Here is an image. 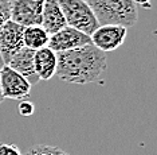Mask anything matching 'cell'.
I'll return each mask as SVG.
<instances>
[{"mask_svg":"<svg viewBox=\"0 0 157 155\" xmlns=\"http://www.w3.org/2000/svg\"><path fill=\"white\" fill-rule=\"evenodd\" d=\"M106 54L93 43L58 53L56 75L69 84L86 85L101 82L108 67Z\"/></svg>","mask_w":157,"mask_h":155,"instance_id":"obj_1","label":"cell"},{"mask_svg":"<svg viewBox=\"0 0 157 155\" xmlns=\"http://www.w3.org/2000/svg\"><path fill=\"white\" fill-rule=\"evenodd\" d=\"M99 24L132 27L137 23L138 10L133 0H86Z\"/></svg>","mask_w":157,"mask_h":155,"instance_id":"obj_2","label":"cell"},{"mask_svg":"<svg viewBox=\"0 0 157 155\" xmlns=\"http://www.w3.org/2000/svg\"><path fill=\"white\" fill-rule=\"evenodd\" d=\"M67 26H71L87 35L95 30L99 23L86 0H59Z\"/></svg>","mask_w":157,"mask_h":155,"instance_id":"obj_3","label":"cell"},{"mask_svg":"<svg viewBox=\"0 0 157 155\" xmlns=\"http://www.w3.org/2000/svg\"><path fill=\"white\" fill-rule=\"evenodd\" d=\"M0 82H2L4 99L19 100L20 101V100L28 99L31 93V86L33 85L30 84V81L23 74L12 69L7 63L0 67Z\"/></svg>","mask_w":157,"mask_h":155,"instance_id":"obj_4","label":"cell"},{"mask_svg":"<svg viewBox=\"0 0 157 155\" xmlns=\"http://www.w3.org/2000/svg\"><path fill=\"white\" fill-rule=\"evenodd\" d=\"M126 35L128 31L125 26L108 23V24H99L91 32L90 39L93 45L101 50V51L110 53L124 45Z\"/></svg>","mask_w":157,"mask_h":155,"instance_id":"obj_5","label":"cell"},{"mask_svg":"<svg viewBox=\"0 0 157 155\" xmlns=\"http://www.w3.org/2000/svg\"><path fill=\"white\" fill-rule=\"evenodd\" d=\"M44 0H8L10 19L23 27L40 24Z\"/></svg>","mask_w":157,"mask_h":155,"instance_id":"obj_6","label":"cell"},{"mask_svg":"<svg viewBox=\"0 0 157 155\" xmlns=\"http://www.w3.org/2000/svg\"><path fill=\"white\" fill-rule=\"evenodd\" d=\"M22 24L11 19L6 20L0 27V55L4 63H8L11 57L24 46Z\"/></svg>","mask_w":157,"mask_h":155,"instance_id":"obj_7","label":"cell"},{"mask_svg":"<svg viewBox=\"0 0 157 155\" xmlns=\"http://www.w3.org/2000/svg\"><path fill=\"white\" fill-rule=\"evenodd\" d=\"M87 43H91L90 35L85 34V32L71 26H65L59 31L50 35L48 47H51L55 53H60L87 45Z\"/></svg>","mask_w":157,"mask_h":155,"instance_id":"obj_8","label":"cell"},{"mask_svg":"<svg viewBox=\"0 0 157 155\" xmlns=\"http://www.w3.org/2000/svg\"><path fill=\"white\" fill-rule=\"evenodd\" d=\"M34 54L35 50L23 46L19 51H16L11 57V59L8 61V66H11L12 69H15L16 71H19L20 74H23L24 77L30 81L31 85H36L39 81V77L35 71L34 66Z\"/></svg>","mask_w":157,"mask_h":155,"instance_id":"obj_9","label":"cell"},{"mask_svg":"<svg viewBox=\"0 0 157 155\" xmlns=\"http://www.w3.org/2000/svg\"><path fill=\"white\" fill-rule=\"evenodd\" d=\"M34 66L39 80L47 81L56 74L58 67V53L48 46L35 50L34 54Z\"/></svg>","mask_w":157,"mask_h":155,"instance_id":"obj_10","label":"cell"},{"mask_svg":"<svg viewBox=\"0 0 157 155\" xmlns=\"http://www.w3.org/2000/svg\"><path fill=\"white\" fill-rule=\"evenodd\" d=\"M40 26L50 35L67 26L65 15H63L62 8L59 6V0H44L43 10H42Z\"/></svg>","mask_w":157,"mask_h":155,"instance_id":"obj_11","label":"cell"},{"mask_svg":"<svg viewBox=\"0 0 157 155\" xmlns=\"http://www.w3.org/2000/svg\"><path fill=\"white\" fill-rule=\"evenodd\" d=\"M50 34L44 30L40 24H34V26H27L23 30V43L24 46L38 50L44 46H48Z\"/></svg>","mask_w":157,"mask_h":155,"instance_id":"obj_12","label":"cell"},{"mask_svg":"<svg viewBox=\"0 0 157 155\" xmlns=\"http://www.w3.org/2000/svg\"><path fill=\"white\" fill-rule=\"evenodd\" d=\"M24 155H70L66 151L60 150L59 147L48 145H35L31 146Z\"/></svg>","mask_w":157,"mask_h":155,"instance_id":"obj_13","label":"cell"},{"mask_svg":"<svg viewBox=\"0 0 157 155\" xmlns=\"http://www.w3.org/2000/svg\"><path fill=\"white\" fill-rule=\"evenodd\" d=\"M17 112L23 117H28V116H31V115H34V112H35L34 103L28 101L27 99L20 100V103L17 104Z\"/></svg>","mask_w":157,"mask_h":155,"instance_id":"obj_14","label":"cell"},{"mask_svg":"<svg viewBox=\"0 0 157 155\" xmlns=\"http://www.w3.org/2000/svg\"><path fill=\"white\" fill-rule=\"evenodd\" d=\"M0 155H23V154L20 153L19 147L16 145L2 143V145H0Z\"/></svg>","mask_w":157,"mask_h":155,"instance_id":"obj_15","label":"cell"},{"mask_svg":"<svg viewBox=\"0 0 157 155\" xmlns=\"http://www.w3.org/2000/svg\"><path fill=\"white\" fill-rule=\"evenodd\" d=\"M6 20H8V19H7V15H6V14L4 12H3V10L2 8H0V27H2L3 26V23H4V22ZM3 65H4V61H3V58H2V55H0V67H2L3 66Z\"/></svg>","mask_w":157,"mask_h":155,"instance_id":"obj_16","label":"cell"},{"mask_svg":"<svg viewBox=\"0 0 157 155\" xmlns=\"http://www.w3.org/2000/svg\"><path fill=\"white\" fill-rule=\"evenodd\" d=\"M136 4L141 6V7H145V8H151L152 4H151V0H133Z\"/></svg>","mask_w":157,"mask_h":155,"instance_id":"obj_17","label":"cell"},{"mask_svg":"<svg viewBox=\"0 0 157 155\" xmlns=\"http://www.w3.org/2000/svg\"><path fill=\"white\" fill-rule=\"evenodd\" d=\"M4 101V96H3V89H2V82H0V104Z\"/></svg>","mask_w":157,"mask_h":155,"instance_id":"obj_18","label":"cell"}]
</instances>
